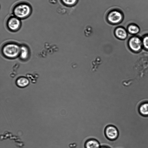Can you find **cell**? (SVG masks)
<instances>
[{
	"label": "cell",
	"mask_w": 148,
	"mask_h": 148,
	"mask_svg": "<svg viewBox=\"0 0 148 148\" xmlns=\"http://www.w3.org/2000/svg\"><path fill=\"white\" fill-rule=\"evenodd\" d=\"M105 133L106 137L112 140L116 139L119 135L118 129L112 125H109L106 127L105 129Z\"/></svg>",
	"instance_id": "5b68a950"
},
{
	"label": "cell",
	"mask_w": 148,
	"mask_h": 148,
	"mask_svg": "<svg viewBox=\"0 0 148 148\" xmlns=\"http://www.w3.org/2000/svg\"><path fill=\"white\" fill-rule=\"evenodd\" d=\"M129 44L130 49L134 51H138L141 48V42L138 37H134L131 38Z\"/></svg>",
	"instance_id": "8992f818"
},
{
	"label": "cell",
	"mask_w": 148,
	"mask_h": 148,
	"mask_svg": "<svg viewBox=\"0 0 148 148\" xmlns=\"http://www.w3.org/2000/svg\"><path fill=\"white\" fill-rule=\"evenodd\" d=\"M129 32L132 34H136L139 31L138 28L136 26L131 25L128 28Z\"/></svg>",
	"instance_id": "4fadbf2b"
},
{
	"label": "cell",
	"mask_w": 148,
	"mask_h": 148,
	"mask_svg": "<svg viewBox=\"0 0 148 148\" xmlns=\"http://www.w3.org/2000/svg\"><path fill=\"white\" fill-rule=\"evenodd\" d=\"M21 47L17 44L10 43L5 45L3 48L4 56L10 58H14L20 55Z\"/></svg>",
	"instance_id": "7a4b0ae2"
},
{
	"label": "cell",
	"mask_w": 148,
	"mask_h": 148,
	"mask_svg": "<svg viewBox=\"0 0 148 148\" xmlns=\"http://www.w3.org/2000/svg\"><path fill=\"white\" fill-rule=\"evenodd\" d=\"M106 18L109 23L114 25L118 23L121 21L122 16L120 12L112 10L109 12Z\"/></svg>",
	"instance_id": "277c9868"
},
{
	"label": "cell",
	"mask_w": 148,
	"mask_h": 148,
	"mask_svg": "<svg viewBox=\"0 0 148 148\" xmlns=\"http://www.w3.org/2000/svg\"><path fill=\"white\" fill-rule=\"evenodd\" d=\"M100 148H109L108 147L105 146L101 147Z\"/></svg>",
	"instance_id": "9a60e30c"
},
{
	"label": "cell",
	"mask_w": 148,
	"mask_h": 148,
	"mask_svg": "<svg viewBox=\"0 0 148 148\" xmlns=\"http://www.w3.org/2000/svg\"><path fill=\"white\" fill-rule=\"evenodd\" d=\"M143 44L145 47L148 49V36H146L143 38Z\"/></svg>",
	"instance_id": "5bb4252c"
},
{
	"label": "cell",
	"mask_w": 148,
	"mask_h": 148,
	"mask_svg": "<svg viewBox=\"0 0 148 148\" xmlns=\"http://www.w3.org/2000/svg\"><path fill=\"white\" fill-rule=\"evenodd\" d=\"M20 55L21 59L25 60L27 59L29 55V51L28 48L25 46H21Z\"/></svg>",
	"instance_id": "30bf717a"
},
{
	"label": "cell",
	"mask_w": 148,
	"mask_h": 148,
	"mask_svg": "<svg viewBox=\"0 0 148 148\" xmlns=\"http://www.w3.org/2000/svg\"><path fill=\"white\" fill-rule=\"evenodd\" d=\"M16 83L19 87H24L28 85L29 82L28 79L26 78L22 77L17 79Z\"/></svg>",
	"instance_id": "8fae6325"
},
{
	"label": "cell",
	"mask_w": 148,
	"mask_h": 148,
	"mask_svg": "<svg viewBox=\"0 0 148 148\" xmlns=\"http://www.w3.org/2000/svg\"><path fill=\"white\" fill-rule=\"evenodd\" d=\"M7 28L12 32H16L21 28V19L13 15L9 17L6 22Z\"/></svg>",
	"instance_id": "3957f363"
},
{
	"label": "cell",
	"mask_w": 148,
	"mask_h": 148,
	"mask_svg": "<svg viewBox=\"0 0 148 148\" xmlns=\"http://www.w3.org/2000/svg\"><path fill=\"white\" fill-rule=\"evenodd\" d=\"M114 34L116 37L120 39H124L127 36V33L126 31L123 28L121 27H119L115 29Z\"/></svg>",
	"instance_id": "ba28073f"
},
{
	"label": "cell",
	"mask_w": 148,
	"mask_h": 148,
	"mask_svg": "<svg viewBox=\"0 0 148 148\" xmlns=\"http://www.w3.org/2000/svg\"><path fill=\"white\" fill-rule=\"evenodd\" d=\"M138 111L141 116L148 117V101L141 103L138 106Z\"/></svg>",
	"instance_id": "52a82bcc"
},
{
	"label": "cell",
	"mask_w": 148,
	"mask_h": 148,
	"mask_svg": "<svg viewBox=\"0 0 148 148\" xmlns=\"http://www.w3.org/2000/svg\"><path fill=\"white\" fill-rule=\"evenodd\" d=\"M78 0H60L61 2L64 5L71 7L76 5Z\"/></svg>",
	"instance_id": "7c38bea8"
},
{
	"label": "cell",
	"mask_w": 148,
	"mask_h": 148,
	"mask_svg": "<svg viewBox=\"0 0 148 148\" xmlns=\"http://www.w3.org/2000/svg\"><path fill=\"white\" fill-rule=\"evenodd\" d=\"M85 148H100V144L97 140L91 139L87 140L85 144Z\"/></svg>",
	"instance_id": "9c48e42d"
},
{
	"label": "cell",
	"mask_w": 148,
	"mask_h": 148,
	"mask_svg": "<svg viewBox=\"0 0 148 148\" xmlns=\"http://www.w3.org/2000/svg\"><path fill=\"white\" fill-rule=\"evenodd\" d=\"M13 15L20 19H25L31 14L32 8L28 3L22 1L16 4L12 9Z\"/></svg>",
	"instance_id": "6da1fadb"
}]
</instances>
